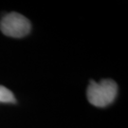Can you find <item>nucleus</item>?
Instances as JSON below:
<instances>
[{
  "label": "nucleus",
  "mask_w": 128,
  "mask_h": 128,
  "mask_svg": "<svg viewBox=\"0 0 128 128\" xmlns=\"http://www.w3.org/2000/svg\"><path fill=\"white\" fill-rule=\"evenodd\" d=\"M30 28L28 19L17 12L6 14L0 21V30L5 35L14 38L26 36L30 32Z\"/></svg>",
  "instance_id": "obj_2"
},
{
  "label": "nucleus",
  "mask_w": 128,
  "mask_h": 128,
  "mask_svg": "<svg viewBox=\"0 0 128 128\" xmlns=\"http://www.w3.org/2000/svg\"><path fill=\"white\" fill-rule=\"evenodd\" d=\"M0 102H5V104L16 102V99L14 97V93L3 86H0Z\"/></svg>",
  "instance_id": "obj_3"
},
{
  "label": "nucleus",
  "mask_w": 128,
  "mask_h": 128,
  "mask_svg": "<svg viewBox=\"0 0 128 128\" xmlns=\"http://www.w3.org/2000/svg\"><path fill=\"white\" fill-rule=\"evenodd\" d=\"M118 86L111 79H104L99 82L91 81L87 87L86 96L89 102L97 107H105L115 101Z\"/></svg>",
  "instance_id": "obj_1"
}]
</instances>
